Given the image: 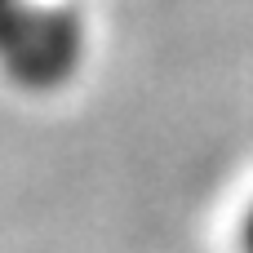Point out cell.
I'll return each instance as SVG.
<instances>
[{
	"mask_svg": "<svg viewBox=\"0 0 253 253\" xmlns=\"http://www.w3.org/2000/svg\"><path fill=\"white\" fill-rule=\"evenodd\" d=\"M89 53V22L76 0H40L0 27V80L22 93L71 84Z\"/></svg>",
	"mask_w": 253,
	"mask_h": 253,
	"instance_id": "6da1fadb",
	"label": "cell"
},
{
	"mask_svg": "<svg viewBox=\"0 0 253 253\" xmlns=\"http://www.w3.org/2000/svg\"><path fill=\"white\" fill-rule=\"evenodd\" d=\"M236 253H253V196L236 218Z\"/></svg>",
	"mask_w": 253,
	"mask_h": 253,
	"instance_id": "7a4b0ae2",
	"label": "cell"
},
{
	"mask_svg": "<svg viewBox=\"0 0 253 253\" xmlns=\"http://www.w3.org/2000/svg\"><path fill=\"white\" fill-rule=\"evenodd\" d=\"M31 4H40V0H0V27H9L18 13H27Z\"/></svg>",
	"mask_w": 253,
	"mask_h": 253,
	"instance_id": "3957f363",
	"label": "cell"
}]
</instances>
